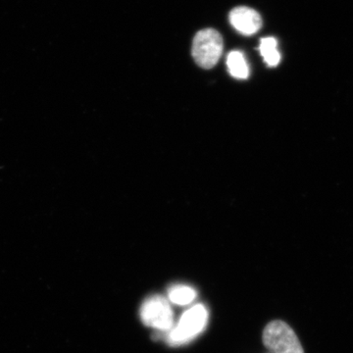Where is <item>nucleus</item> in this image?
Wrapping results in <instances>:
<instances>
[{"label": "nucleus", "mask_w": 353, "mask_h": 353, "mask_svg": "<svg viewBox=\"0 0 353 353\" xmlns=\"http://www.w3.org/2000/svg\"><path fill=\"white\" fill-rule=\"evenodd\" d=\"M263 343L271 353H304L294 330L287 323L279 320L265 327Z\"/></svg>", "instance_id": "nucleus-1"}, {"label": "nucleus", "mask_w": 353, "mask_h": 353, "mask_svg": "<svg viewBox=\"0 0 353 353\" xmlns=\"http://www.w3.org/2000/svg\"><path fill=\"white\" fill-rule=\"evenodd\" d=\"M222 51V36L216 30H202L194 37L192 43V57L201 68H213L219 61Z\"/></svg>", "instance_id": "nucleus-2"}, {"label": "nucleus", "mask_w": 353, "mask_h": 353, "mask_svg": "<svg viewBox=\"0 0 353 353\" xmlns=\"http://www.w3.org/2000/svg\"><path fill=\"white\" fill-rule=\"evenodd\" d=\"M208 319V310L201 304L185 311L178 325L169 331V343L171 345H183L196 338L205 328Z\"/></svg>", "instance_id": "nucleus-3"}, {"label": "nucleus", "mask_w": 353, "mask_h": 353, "mask_svg": "<svg viewBox=\"0 0 353 353\" xmlns=\"http://www.w3.org/2000/svg\"><path fill=\"white\" fill-rule=\"evenodd\" d=\"M141 319L145 326L170 331L174 327V313L168 301L161 296L148 297L141 307Z\"/></svg>", "instance_id": "nucleus-4"}, {"label": "nucleus", "mask_w": 353, "mask_h": 353, "mask_svg": "<svg viewBox=\"0 0 353 353\" xmlns=\"http://www.w3.org/2000/svg\"><path fill=\"white\" fill-rule=\"evenodd\" d=\"M232 26L245 36H252L262 27L261 16L248 7H236L230 13Z\"/></svg>", "instance_id": "nucleus-5"}, {"label": "nucleus", "mask_w": 353, "mask_h": 353, "mask_svg": "<svg viewBox=\"0 0 353 353\" xmlns=\"http://www.w3.org/2000/svg\"><path fill=\"white\" fill-rule=\"evenodd\" d=\"M227 66L234 78L243 80L250 75L248 62L240 51H232L229 53L227 57Z\"/></svg>", "instance_id": "nucleus-6"}, {"label": "nucleus", "mask_w": 353, "mask_h": 353, "mask_svg": "<svg viewBox=\"0 0 353 353\" xmlns=\"http://www.w3.org/2000/svg\"><path fill=\"white\" fill-rule=\"evenodd\" d=\"M277 39L264 38L260 41L259 50L265 63L269 67H276L281 61V54L278 50Z\"/></svg>", "instance_id": "nucleus-7"}, {"label": "nucleus", "mask_w": 353, "mask_h": 353, "mask_svg": "<svg viewBox=\"0 0 353 353\" xmlns=\"http://www.w3.org/2000/svg\"><path fill=\"white\" fill-rule=\"evenodd\" d=\"M196 290L189 285H175L169 289L168 297L176 305H188L196 299Z\"/></svg>", "instance_id": "nucleus-8"}]
</instances>
